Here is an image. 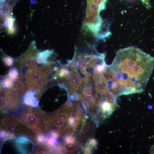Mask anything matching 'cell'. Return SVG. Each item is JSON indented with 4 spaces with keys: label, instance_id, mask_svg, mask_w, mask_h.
Returning a JSON list of instances; mask_svg holds the SVG:
<instances>
[{
    "label": "cell",
    "instance_id": "ac0fdd59",
    "mask_svg": "<svg viewBox=\"0 0 154 154\" xmlns=\"http://www.w3.org/2000/svg\"><path fill=\"white\" fill-rule=\"evenodd\" d=\"M65 143L68 144H74L76 143V139L72 136L67 135L65 138Z\"/></svg>",
    "mask_w": 154,
    "mask_h": 154
},
{
    "label": "cell",
    "instance_id": "8fae6325",
    "mask_svg": "<svg viewBox=\"0 0 154 154\" xmlns=\"http://www.w3.org/2000/svg\"><path fill=\"white\" fill-rule=\"evenodd\" d=\"M84 104L87 108H91L98 104L100 100L96 95H86L81 97Z\"/></svg>",
    "mask_w": 154,
    "mask_h": 154
},
{
    "label": "cell",
    "instance_id": "603a6c76",
    "mask_svg": "<svg viewBox=\"0 0 154 154\" xmlns=\"http://www.w3.org/2000/svg\"><path fill=\"white\" fill-rule=\"evenodd\" d=\"M151 153L154 154V145H153L151 148Z\"/></svg>",
    "mask_w": 154,
    "mask_h": 154
},
{
    "label": "cell",
    "instance_id": "ba28073f",
    "mask_svg": "<svg viewBox=\"0 0 154 154\" xmlns=\"http://www.w3.org/2000/svg\"><path fill=\"white\" fill-rule=\"evenodd\" d=\"M38 54L33 44L17 60V64L21 67L35 66L38 62Z\"/></svg>",
    "mask_w": 154,
    "mask_h": 154
},
{
    "label": "cell",
    "instance_id": "277c9868",
    "mask_svg": "<svg viewBox=\"0 0 154 154\" xmlns=\"http://www.w3.org/2000/svg\"><path fill=\"white\" fill-rule=\"evenodd\" d=\"M106 0H86L87 8L84 25L91 31L100 29L102 20L99 15L100 10L104 8Z\"/></svg>",
    "mask_w": 154,
    "mask_h": 154
},
{
    "label": "cell",
    "instance_id": "2e32d148",
    "mask_svg": "<svg viewBox=\"0 0 154 154\" xmlns=\"http://www.w3.org/2000/svg\"><path fill=\"white\" fill-rule=\"evenodd\" d=\"M35 144V147L36 148L33 152V153L44 154L49 153V152L48 151V149H46V147L45 146L39 145L38 144V143Z\"/></svg>",
    "mask_w": 154,
    "mask_h": 154
},
{
    "label": "cell",
    "instance_id": "e0dca14e",
    "mask_svg": "<svg viewBox=\"0 0 154 154\" xmlns=\"http://www.w3.org/2000/svg\"><path fill=\"white\" fill-rule=\"evenodd\" d=\"M80 124V123H76L74 125L71 126V127L69 128L67 131V136H72L75 132Z\"/></svg>",
    "mask_w": 154,
    "mask_h": 154
},
{
    "label": "cell",
    "instance_id": "5b68a950",
    "mask_svg": "<svg viewBox=\"0 0 154 154\" xmlns=\"http://www.w3.org/2000/svg\"><path fill=\"white\" fill-rule=\"evenodd\" d=\"M21 95L7 88H0V111L4 114L17 111L21 107Z\"/></svg>",
    "mask_w": 154,
    "mask_h": 154
},
{
    "label": "cell",
    "instance_id": "8992f818",
    "mask_svg": "<svg viewBox=\"0 0 154 154\" xmlns=\"http://www.w3.org/2000/svg\"><path fill=\"white\" fill-rule=\"evenodd\" d=\"M29 67L25 75V91L26 92H31L34 94L38 80L44 74L50 73L51 70L50 67L47 66L39 67L34 66Z\"/></svg>",
    "mask_w": 154,
    "mask_h": 154
},
{
    "label": "cell",
    "instance_id": "7a4b0ae2",
    "mask_svg": "<svg viewBox=\"0 0 154 154\" xmlns=\"http://www.w3.org/2000/svg\"><path fill=\"white\" fill-rule=\"evenodd\" d=\"M32 107H24L19 109L16 114L10 116L31 131L37 137L46 138V134L37 108Z\"/></svg>",
    "mask_w": 154,
    "mask_h": 154
},
{
    "label": "cell",
    "instance_id": "5bb4252c",
    "mask_svg": "<svg viewBox=\"0 0 154 154\" xmlns=\"http://www.w3.org/2000/svg\"><path fill=\"white\" fill-rule=\"evenodd\" d=\"M101 107L104 114H110L111 113L114 106L107 102L106 100L102 102Z\"/></svg>",
    "mask_w": 154,
    "mask_h": 154
},
{
    "label": "cell",
    "instance_id": "30bf717a",
    "mask_svg": "<svg viewBox=\"0 0 154 154\" xmlns=\"http://www.w3.org/2000/svg\"><path fill=\"white\" fill-rule=\"evenodd\" d=\"M3 84L4 86V87L10 89L21 95L23 94L25 89L21 74L18 78L15 79H11L6 76Z\"/></svg>",
    "mask_w": 154,
    "mask_h": 154
},
{
    "label": "cell",
    "instance_id": "9a60e30c",
    "mask_svg": "<svg viewBox=\"0 0 154 154\" xmlns=\"http://www.w3.org/2000/svg\"><path fill=\"white\" fill-rule=\"evenodd\" d=\"M70 73L68 69L64 67L60 68L57 73L58 78L64 80L67 77Z\"/></svg>",
    "mask_w": 154,
    "mask_h": 154
},
{
    "label": "cell",
    "instance_id": "ffe728a7",
    "mask_svg": "<svg viewBox=\"0 0 154 154\" xmlns=\"http://www.w3.org/2000/svg\"><path fill=\"white\" fill-rule=\"evenodd\" d=\"M87 143L88 145L92 148L97 145L98 142L96 139L92 138L88 140Z\"/></svg>",
    "mask_w": 154,
    "mask_h": 154
},
{
    "label": "cell",
    "instance_id": "52a82bcc",
    "mask_svg": "<svg viewBox=\"0 0 154 154\" xmlns=\"http://www.w3.org/2000/svg\"><path fill=\"white\" fill-rule=\"evenodd\" d=\"M92 76L97 97L100 100L105 99L109 91L106 78L102 72H99L95 69Z\"/></svg>",
    "mask_w": 154,
    "mask_h": 154
},
{
    "label": "cell",
    "instance_id": "cb8c5ba5",
    "mask_svg": "<svg viewBox=\"0 0 154 154\" xmlns=\"http://www.w3.org/2000/svg\"><path fill=\"white\" fill-rule=\"evenodd\" d=\"M5 0H0V2H2L4 1H5Z\"/></svg>",
    "mask_w": 154,
    "mask_h": 154
},
{
    "label": "cell",
    "instance_id": "4fadbf2b",
    "mask_svg": "<svg viewBox=\"0 0 154 154\" xmlns=\"http://www.w3.org/2000/svg\"><path fill=\"white\" fill-rule=\"evenodd\" d=\"M62 151L64 153H72L76 152L78 146L76 143L74 144L66 143L62 145L61 146Z\"/></svg>",
    "mask_w": 154,
    "mask_h": 154
},
{
    "label": "cell",
    "instance_id": "d6986e66",
    "mask_svg": "<svg viewBox=\"0 0 154 154\" xmlns=\"http://www.w3.org/2000/svg\"><path fill=\"white\" fill-rule=\"evenodd\" d=\"M3 60L5 63L8 66H11L13 63V60L11 57L6 56L3 58Z\"/></svg>",
    "mask_w": 154,
    "mask_h": 154
},
{
    "label": "cell",
    "instance_id": "7c38bea8",
    "mask_svg": "<svg viewBox=\"0 0 154 154\" xmlns=\"http://www.w3.org/2000/svg\"><path fill=\"white\" fill-rule=\"evenodd\" d=\"M24 102L27 105L34 107H37L38 104V100L31 92H27L24 98Z\"/></svg>",
    "mask_w": 154,
    "mask_h": 154
},
{
    "label": "cell",
    "instance_id": "6da1fadb",
    "mask_svg": "<svg viewBox=\"0 0 154 154\" xmlns=\"http://www.w3.org/2000/svg\"><path fill=\"white\" fill-rule=\"evenodd\" d=\"M154 69V58L137 47L119 50L104 72L116 96L143 92Z\"/></svg>",
    "mask_w": 154,
    "mask_h": 154
},
{
    "label": "cell",
    "instance_id": "3957f363",
    "mask_svg": "<svg viewBox=\"0 0 154 154\" xmlns=\"http://www.w3.org/2000/svg\"><path fill=\"white\" fill-rule=\"evenodd\" d=\"M1 135L5 139L15 137H26L31 141H36V135L31 131L10 116H3L0 121Z\"/></svg>",
    "mask_w": 154,
    "mask_h": 154
},
{
    "label": "cell",
    "instance_id": "7402d4cb",
    "mask_svg": "<svg viewBox=\"0 0 154 154\" xmlns=\"http://www.w3.org/2000/svg\"><path fill=\"white\" fill-rule=\"evenodd\" d=\"M47 142L50 145H53L55 142V139L54 138H50L49 139Z\"/></svg>",
    "mask_w": 154,
    "mask_h": 154
},
{
    "label": "cell",
    "instance_id": "9c48e42d",
    "mask_svg": "<svg viewBox=\"0 0 154 154\" xmlns=\"http://www.w3.org/2000/svg\"><path fill=\"white\" fill-rule=\"evenodd\" d=\"M72 70L68 76L63 80L69 96L77 90L83 80L76 69H73Z\"/></svg>",
    "mask_w": 154,
    "mask_h": 154
},
{
    "label": "cell",
    "instance_id": "44dd1931",
    "mask_svg": "<svg viewBox=\"0 0 154 154\" xmlns=\"http://www.w3.org/2000/svg\"><path fill=\"white\" fill-rule=\"evenodd\" d=\"M92 147L88 145L86 146L84 149V154L91 153L92 151Z\"/></svg>",
    "mask_w": 154,
    "mask_h": 154
}]
</instances>
